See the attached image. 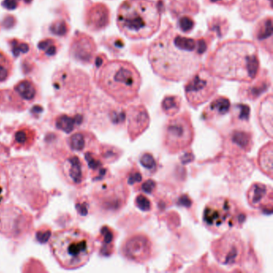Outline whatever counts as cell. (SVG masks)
Instances as JSON below:
<instances>
[{
  "label": "cell",
  "instance_id": "cell-1",
  "mask_svg": "<svg viewBox=\"0 0 273 273\" xmlns=\"http://www.w3.org/2000/svg\"><path fill=\"white\" fill-rule=\"evenodd\" d=\"M207 50L206 39L184 36L170 26L151 43L148 57L156 75L179 82L189 79L201 68Z\"/></svg>",
  "mask_w": 273,
  "mask_h": 273
},
{
  "label": "cell",
  "instance_id": "cell-2",
  "mask_svg": "<svg viewBox=\"0 0 273 273\" xmlns=\"http://www.w3.org/2000/svg\"><path fill=\"white\" fill-rule=\"evenodd\" d=\"M207 64L212 75L226 80L248 83L260 75L259 52L251 41L231 39L222 42Z\"/></svg>",
  "mask_w": 273,
  "mask_h": 273
},
{
  "label": "cell",
  "instance_id": "cell-3",
  "mask_svg": "<svg viewBox=\"0 0 273 273\" xmlns=\"http://www.w3.org/2000/svg\"><path fill=\"white\" fill-rule=\"evenodd\" d=\"M97 70L95 81L97 86L116 102L125 104L137 98L142 78L131 63L107 60Z\"/></svg>",
  "mask_w": 273,
  "mask_h": 273
},
{
  "label": "cell",
  "instance_id": "cell-4",
  "mask_svg": "<svg viewBox=\"0 0 273 273\" xmlns=\"http://www.w3.org/2000/svg\"><path fill=\"white\" fill-rule=\"evenodd\" d=\"M116 23L129 39H148L160 28V6L153 0H124L118 8Z\"/></svg>",
  "mask_w": 273,
  "mask_h": 273
},
{
  "label": "cell",
  "instance_id": "cell-5",
  "mask_svg": "<svg viewBox=\"0 0 273 273\" xmlns=\"http://www.w3.org/2000/svg\"><path fill=\"white\" fill-rule=\"evenodd\" d=\"M50 247L59 264L71 270L83 267L88 262L95 245L89 233L79 229H68L56 232Z\"/></svg>",
  "mask_w": 273,
  "mask_h": 273
},
{
  "label": "cell",
  "instance_id": "cell-6",
  "mask_svg": "<svg viewBox=\"0 0 273 273\" xmlns=\"http://www.w3.org/2000/svg\"><path fill=\"white\" fill-rule=\"evenodd\" d=\"M245 219L246 215L234 200L225 196L210 200L203 212L204 226L212 233H221L225 229L241 225Z\"/></svg>",
  "mask_w": 273,
  "mask_h": 273
},
{
  "label": "cell",
  "instance_id": "cell-7",
  "mask_svg": "<svg viewBox=\"0 0 273 273\" xmlns=\"http://www.w3.org/2000/svg\"><path fill=\"white\" fill-rule=\"evenodd\" d=\"M52 87L60 98L68 100L90 93V79L87 73L65 64L52 75Z\"/></svg>",
  "mask_w": 273,
  "mask_h": 273
},
{
  "label": "cell",
  "instance_id": "cell-8",
  "mask_svg": "<svg viewBox=\"0 0 273 273\" xmlns=\"http://www.w3.org/2000/svg\"><path fill=\"white\" fill-rule=\"evenodd\" d=\"M195 130L189 112L172 116L164 127L163 144L167 152L175 154L183 152L193 144Z\"/></svg>",
  "mask_w": 273,
  "mask_h": 273
},
{
  "label": "cell",
  "instance_id": "cell-9",
  "mask_svg": "<svg viewBox=\"0 0 273 273\" xmlns=\"http://www.w3.org/2000/svg\"><path fill=\"white\" fill-rule=\"evenodd\" d=\"M185 86V97L193 108H196L213 97L220 82L208 69L200 68L189 78Z\"/></svg>",
  "mask_w": 273,
  "mask_h": 273
},
{
  "label": "cell",
  "instance_id": "cell-10",
  "mask_svg": "<svg viewBox=\"0 0 273 273\" xmlns=\"http://www.w3.org/2000/svg\"><path fill=\"white\" fill-rule=\"evenodd\" d=\"M211 250L219 263L233 266L242 262L246 247L241 235L235 232H229L212 243Z\"/></svg>",
  "mask_w": 273,
  "mask_h": 273
},
{
  "label": "cell",
  "instance_id": "cell-11",
  "mask_svg": "<svg viewBox=\"0 0 273 273\" xmlns=\"http://www.w3.org/2000/svg\"><path fill=\"white\" fill-rule=\"evenodd\" d=\"M31 223V218L16 206H0V233L16 237L25 233Z\"/></svg>",
  "mask_w": 273,
  "mask_h": 273
},
{
  "label": "cell",
  "instance_id": "cell-12",
  "mask_svg": "<svg viewBox=\"0 0 273 273\" xmlns=\"http://www.w3.org/2000/svg\"><path fill=\"white\" fill-rule=\"evenodd\" d=\"M121 252L123 257L130 261L145 263L152 257V241L145 233H135L123 241Z\"/></svg>",
  "mask_w": 273,
  "mask_h": 273
},
{
  "label": "cell",
  "instance_id": "cell-13",
  "mask_svg": "<svg viewBox=\"0 0 273 273\" xmlns=\"http://www.w3.org/2000/svg\"><path fill=\"white\" fill-rule=\"evenodd\" d=\"M69 55L74 61L79 64H93L97 55V43L87 33L75 31L70 42Z\"/></svg>",
  "mask_w": 273,
  "mask_h": 273
},
{
  "label": "cell",
  "instance_id": "cell-14",
  "mask_svg": "<svg viewBox=\"0 0 273 273\" xmlns=\"http://www.w3.org/2000/svg\"><path fill=\"white\" fill-rule=\"evenodd\" d=\"M83 20L89 31L93 32L103 31L108 27L111 22L109 8L104 3H87L85 6Z\"/></svg>",
  "mask_w": 273,
  "mask_h": 273
},
{
  "label": "cell",
  "instance_id": "cell-15",
  "mask_svg": "<svg viewBox=\"0 0 273 273\" xmlns=\"http://www.w3.org/2000/svg\"><path fill=\"white\" fill-rule=\"evenodd\" d=\"M127 132L131 141L136 140L150 125V116L143 104L133 105L127 109Z\"/></svg>",
  "mask_w": 273,
  "mask_h": 273
},
{
  "label": "cell",
  "instance_id": "cell-16",
  "mask_svg": "<svg viewBox=\"0 0 273 273\" xmlns=\"http://www.w3.org/2000/svg\"><path fill=\"white\" fill-rule=\"evenodd\" d=\"M272 189L263 183H253L247 192V200L255 209H261L267 213L272 212Z\"/></svg>",
  "mask_w": 273,
  "mask_h": 273
},
{
  "label": "cell",
  "instance_id": "cell-17",
  "mask_svg": "<svg viewBox=\"0 0 273 273\" xmlns=\"http://www.w3.org/2000/svg\"><path fill=\"white\" fill-rule=\"evenodd\" d=\"M103 207L111 212H117L127 204L129 192L123 184L116 183L102 189Z\"/></svg>",
  "mask_w": 273,
  "mask_h": 273
},
{
  "label": "cell",
  "instance_id": "cell-18",
  "mask_svg": "<svg viewBox=\"0 0 273 273\" xmlns=\"http://www.w3.org/2000/svg\"><path fill=\"white\" fill-rule=\"evenodd\" d=\"M61 170L68 182L79 186L83 185L87 177V169L83 162L76 156L66 157L61 162Z\"/></svg>",
  "mask_w": 273,
  "mask_h": 273
},
{
  "label": "cell",
  "instance_id": "cell-19",
  "mask_svg": "<svg viewBox=\"0 0 273 273\" xmlns=\"http://www.w3.org/2000/svg\"><path fill=\"white\" fill-rule=\"evenodd\" d=\"M229 150L235 154H244L250 152L253 146V135L245 129H235L227 138Z\"/></svg>",
  "mask_w": 273,
  "mask_h": 273
},
{
  "label": "cell",
  "instance_id": "cell-20",
  "mask_svg": "<svg viewBox=\"0 0 273 273\" xmlns=\"http://www.w3.org/2000/svg\"><path fill=\"white\" fill-rule=\"evenodd\" d=\"M231 109V102L225 97H215L209 105L205 108L202 114V118L205 121H212L214 119L222 117L229 113Z\"/></svg>",
  "mask_w": 273,
  "mask_h": 273
},
{
  "label": "cell",
  "instance_id": "cell-21",
  "mask_svg": "<svg viewBox=\"0 0 273 273\" xmlns=\"http://www.w3.org/2000/svg\"><path fill=\"white\" fill-rule=\"evenodd\" d=\"M60 49L61 44L60 41L55 38L48 37L41 39L37 45V60L41 62L53 60L58 55Z\"/></svg>",
  "mask_w": 273,
  "mask_h": 273
},
{
  "label": "cell",
  "instance_id": "cell-22",
  "mask_svg": "<svg viewBox=\"0 0 273 273\" xmlns=\"http://www.w3.org/2000/svg\"><path fill=\"white\" fill-rule=\"evenodd\" d=\"M255 37L266 51L272 52V21L271 17L265 18L258 23L255 30Z\"/></svg>",
  "mask_w": 273,
  "mask_h": 273
},
{
  "label": "cell",
  "instance_id": "cell-23",
  "mask_svg": "<svg viewBox=\"0 0 273 273\" xmlns=\"http://www.w3.org/2000/svg\"><path fill=\"white\" fill-rule=\"evenodd\" d=\"M259 76V75H258ZM257 79H254V83H251L247 87H243L241 88L240 93H241V96L243 98L248 99L250 100H255L263 94V93H265L266 90L268 89L271 84L270 82V79L267 75H264L262 76L261 78H258Z\"/></svg>",
  "mask_w": 273,
  "mask_h": 273
},
{
  "label": "cell",
  "instance_id": "cell-24",
  "mask_svg": "<svg viewBox=\"0 0 273 273\" xmlns=\"http://www.w3.org/2000/svg\"><path fill=\"white\" fill-rule=\"evenodd\" d=\"M36 140V131L29 126H22L14 133L12 145L16 149H29Z\"/></svg>",
  "mask_w": 273,
  "mask_h": 273
},
{
  "label": "cell",
  "instance_id": "cell-25",
  "mask_svg": "<svg viewBox=\"0 0 273 273\" xmlns=\"http://www.w3.org/2000/svg\"><path fill=\"white\" fill-rule=\"evenodd\" d=\"M259 119L263 131L271 137L272 133V97L271 95L262 101L259 109Z\"/></svg>",
  "mask_w": 273,
  "mask_h": 273
},
{
  "label": "cell",
  "instance_id": "cell-26",
  "mask_svg": "<svg viewBox=\"0 0 273 273\" xmlns=\"http://www.w3.org/2000/svg\"><path fill=\"white\" fill-rule=\"evenodd\" d=\"M257 163L260 171L271 179L273 171V145L271 141L262 147L258 154Z\"/></svg>",
  "mask_w": 273,
  "mask_h": 273
},
{
  "label": "cell",
  "instance_id": "cell-27",
  "mask_svg": "<svg viewBox=\"0 0 273 273\" xmlns=\"http://www.w3.org/2000/svg\"><path fill=\"white\" fill-rule=\"evenodd\" d=\"M13 90L24 102L33 101L38 95V87L30 78H25L19 81L14 86Z\"/></svg>",
  "mask_w": 273,
  "mask_h": 273
},
{
  "label": "cell",
  "instance_id": "cell-28",
  "mask_svg": "<svg viewBox=\"0 0 273 273\" xmlns=\"http://www.w3.org/2000/svg\"><path fill=\"white\" fill-rule=\"evenodd\" d=\"M171 8L172 15L176 17L196 15L199 12L198 3L196 0H173Z\"/></svg>",
  "mask_w": 273,
  "mask_h": 273
},
{
  "label": "cell",
  "instance_id": "cell-29",
  "mask_svg": "<svg viewBox=\"0 0 273 273\" xmlns=\"http://www.w3.org/2000/svg\"><path fill=\"white\" fill-rule=\"evenodd\" d=\"M15 64L10 55L0 49V83L10 79L14 72Z\"/></svg>",
  "mask_w": 273,
  "mask_h": 273
},
{
  "label": "cell",
  "instance_id": "cell-30",
  "mask_svg": "<svg viewBox=\"0 0 273 273\" xmlns=\"http://www.w3.org/2000/svg\"><path fill=\"white\" fill-rule=\"evenodd\" d=\"M181 98L178 96H166L161 103L162 111L167 115V116H175L181 108Z\"/></svg>",
  "mask_w": 273,
  "mask_h": 273
},
{
  "label": "cell",
  "instance_id": "cell-31",
  "mask_svg": "<svg viewBox=\"0 0 273 273\" xmlns=\"http://www.w3.org/2000/svg\"><path fill=\"white\" fill-rule=\"evenodd\" d=\"M101 242H102V253L110 256L114 251V243L116 239V233L113 229L105 226L101 229Z\"/></svg>",
  "mask_w": 273,
  "mask_h": 273
},
{
  "label": "cell",
  "instance_id": "cell-32",
  "mask_svg": "<svg viewBox=\"0 0 273 273\" xmlns=\"http://www.w3.org/2000/svg\"><path fill=\"white\" fill-rule=\"evenodd\" d=\"M10 193V179L8 171L0 164V205L6 201Z\"/></svg>",
  "mask_w": 273,
  "mask_h": 273
},
{
  "label": "cell",
  "instance_id": "cell-33",
  "mask_svg": "<svg viewBox=\"0 0 273 273\" xmlns=\"http://www.w3.org/2000/svg\"><path fill=\"white\" fill-rule=\"evenodd\" d=\"M90 141V135L87 133H75L69 138V145L75 151H83L88 146V142Z\"/></svg>",
  "mask_w": 273,
  "mask_h": 273
},
{
  "label": "cell",
  "instance_id": "cell-34",
  "mask_svg": "<svg viewBox=\"0 0 273 273\" xmlns=\"http://www.w3.org/2000/svg\"><path fill=\"white\" fill-rule=\"evenodd\" d=\"M8 42L10 47L12 54L16 57L26 55L31 50V45L28 42L21 40V39H11L8 41Z\"/></svg>",
  "mask_w": 273,
  "mask_h": 273
},
{
  "label": "cell",
  "instance_id": "cell-35",
  "mask_svg": "<svg viewBox=\"0 0 273 273\" xmlns=\"http://www.w3.org/2000/svg\"><path fill=\"white\" fill-rule=\"evenodd\" d=\"M51 32L58 37H67L71 31V27L67 20H56L50 26Z\"/></svg>",
  "mask_w": 273,
  "mask_h": 273
},
{
  "label": "cell",
  "instance_id": "cell-36",
  "mask_svg": "<svg viewBox=\"0 0 273 273\" xmlns=\"http://www.w3.org/2000/svg\"><path fill=\"white\" fill-rule=\"evenodd\" d=\"M208 28L210 31L215 33L219 37L223 36L227 32L229 28L227 20H223L222 18L215 17L213 20L208 21Z\"/></svg>",
  "mask_w": 273,
  "mask_h": 273
},
{
  "label": "cell",
  "instance_id": "cell-37",
  "mask_svg": "<svg viewBox=\"0 0 273 273\" xmlns=\"http://www.w3.org/2000/svg\"><path fill=\"white\" fill-rule=\"evenodd\" d=\"M250 117V108L246 104H238L233 108V119L235 122H248Z\"/></svg>",
  "mask_w": 273,
  "mask_h": 273
},
{
  "label": "cell",
  "instance_id": "cell-38",
  "mask_svg": "<svg viewBox=\"0 0 273 273\" xmlns=\"http://www.w3.org/2000/svg\"><path fill=\"white\" fill-rule=\"evenodd\" d=\"M101 152H102V156L104 160L110 163L116 161L122 155V152L119 148L113 146H107V145L102 147Z\"/></svg>",
  "mask_w": 273,
  "mask_h": 273
},
{
  "label": "cell",
  "instance_id": "cell-39",
  "mask_svg": "<svg viewBox=\"0 0 273 273\" xmlns=\"http://www.w3.org/2000/svg\"><path fill=\"white\" fill-rule=\"evenodd\" d=\"M194 20L190 16H182L178 17V21H177V26L179 27L182 32L188 34L194 29L195 27Z\"/></svg>",
  "mask_w": 273,
  "mask_h": 273
},
{
  "label": "cell",
  "instance_id": "cell-40",
  "mask_svg": "<svg viewBox=\"0 0 273 273\" xmlns=\"http://www.w3.org/2000/svg\"><path fill=\"white\" fill-rule=\"evenodd\" d=\"M141 164L143 167L146 168L148 171H150L151 173H155L157 170V163L155 160L154 156H152L151 153L145 152L141 156Z\"/></svg>",
  "mask_w": 273,
  "mask_h": 273
},
{
  "label": "cell",
  "instance_id": "cell-41",
  "mask_svg": "<svg viewBox=\"0 0 273 273\" xmlns=\"http://www.w3.org/2000/svg\"><path fill=\"white\" fill-rule=\"evenodd\" d=\"M135 204L139 209L142 210L144 212H148L152 209V202L150 199L144 194H139L136 196Z\"/></svg>",
  "mask_w": 273,
  "mask_h": 273
},
{
  "label": "cell",
  "instance_id": "cell-42",
  "mask_svg": "<svg viewBox=\"0 0 273 273\" xmlns=\"http://www.w3.org/2000/svg\"><path fill=\"white\" fill-rule=\"evenodd\" d=\"M142 180V175H141L140 170L132 169L130 171V173L128 175V178H127V182L129 185H135L136 183H141V181Z\"/></svg>",
  "mask_w": 273,
  "mask_h": 273
},
{
  "label": "cell",
  "instance_id": "cell-43",
  "mask_svg": "<svg viewBox=\"0 0 273 273\" xmlns=\"http://www.w3.org/2000/svg\"><path fill=\"white\" fill-rule=\"evenodd\" d=\"M210 4H216L219 6L232 7L237 3V0H205Z\"/></svg>",
  "mask_w": 273,
  "mask_h": 273
},
{
  "label": "cell",
  "instance_id": "cell-44",
  "mask_svg": "<svg viewBox=\"0 0 273 273\" xmlns=\"http://www.w3.org/2000/svg\"><path fill=\"white\" fill-rule=\"evenodd\" d=\"M156 188V183L154 180H152V179H148L142 185L143 191L147 193H153Z\"/></svg>",
  "mask_w": 273,
  "mask_h": 273
},
{
  "label": "cell",
  "instance_id": "cell-45",
  "mask_svg": "<svg viewBox=\"0 0 273 273\" xmlns=\"http://www.w3.org/2000/svg\"><path fill=\"white\" fill-rule=\"evenodd\" d=\"M109 43H108V45H113V46H112V48H114V49H123V46H124V42H123V41L121 39H113V40H112V39H109Z\"/></svg>",
  "mask_w": 273,
  "mask_h": 273
},
{
  "label": "cell",
  "instance_id": "cell-46",
  "mask_svg": "<svg viewBox=\"0 0 273 273\" xmlns=\"http://www.w3.org/2000/svg\"><path fill=\"white\" fill-rule=\"evenodd\" d=\"M14 1L16 2L17 8H19V7L21 6L22 4H23L24 6H27V5H30V4L33 2V0H14Z\"/></svg>",
  "mask_w": 273,
  "mask_h": 273
},
{
  "label": "cell",
  "instance_id": "cell-47",
  "mask_svg": "<svg viewBox=\"0 0 273 273\" xmlns=\"http://www.w3.org/2000/svg\"><path fill=\"white\" fill-rule=\"evenodd\" d=\"M0 30H1V23H0Z\"/></svg>",
  "mask_w": 273,
  "mask_h": 273
}]
</instances>
